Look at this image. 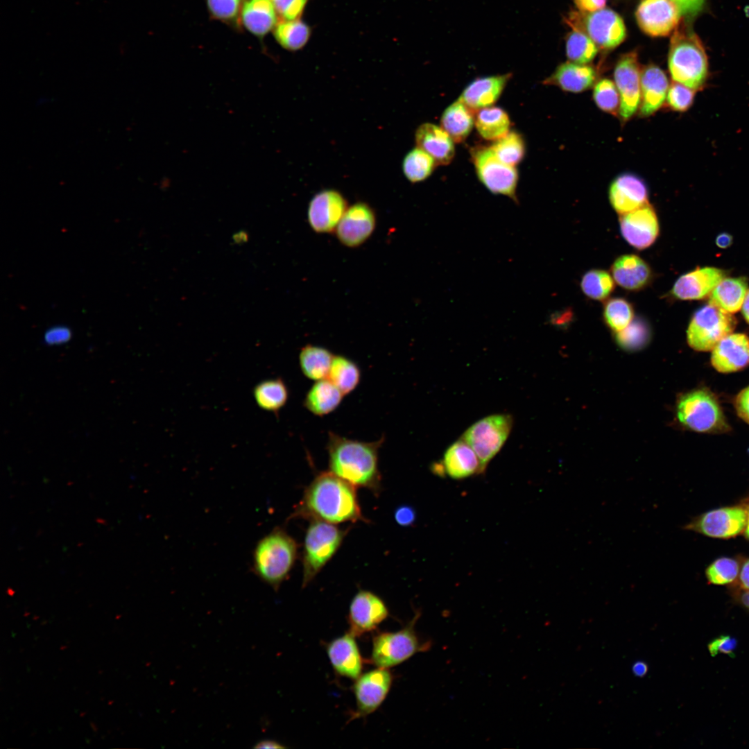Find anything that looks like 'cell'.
Instances as JSON below:
<instances>
[{"instance_id":"cell-5","label":"cell","mask_w":749,"mask_h":749,"mask_svg":"<svg viewBox=\"0 0 749 749\" xmlns=\"http://www.w3.org/2000/svg\"><path fill=\"white\" fill-rule=\"evenodd\" d=\"M420 616L416 612L402 629L395 632H383L372 639L369 662L377 667L389 669L402 664L417 653L428 651L431 642L422 640L415 626Z\"/></svg>"},{"instance_id":"cell-58","label":"cell","mask_w":749,"mask_h":749,"mask_svg":"<svg viewBox=\"0 0 749 749\" xmlns=\"http://www.w3.org/2000/svg\"><path fill=\"white\" fill-rule=\"evenodd\" d=\"M734 588H736L735 594L741 603L749 610V589H742L737 586Z\"/></svg>"},{"instance_id":"cell-20","label":"cell","mask_w":749,"mask_h":749,"mask_svg":"<svg viewBox=\"0 0 749 749\" xmlns=\"http://www.w3.org/2000/svg\"><path fill=\"white\" fill-rule=\"evenodd\" d=\"M608 196L612 207L620 215L648 203L646 182L637 174L629 172L618 175L611 182Z\"/></svg>"},{"instance_id":"cell-42","label":"cell","mask_w":749,"mask_h":749,"mask_svg":"<svg viewBox=\"0 0 749 749\" xmlns=\"http://www.w3.org/2000/svg\"><path fill=\"white\" fill-rule=\"evenodd\" d=\"M580 287L588 298L603 300L606 299L614 289V279L607 271L592 269L582 277Z\"/></svg>"},{"instance_id":"cell-10","label":"cell","mask_w":749,"mask_h":749,"mask_svg":"<svg viewBox=\"0 0 749 749\" xmlns=\"http://www.w3.org/2000/svg\"><path fill=\"white\" fill-rule=\"evenodd\" d=\"M513 426L508 414H495L477 421L463 433L462 438L472 448L481 465V473L499 452Z\"/></svg>"},{"instance_id":"cell-27","label":"cell","mask_w":749,"mask_h":749,"mask_svg":"<svg viewBox=\"0 0 749 749\" xmlns=\"http://www.w3.org/2000/svg\"><path fill=\"white\" fill-rule=\"evenodd\" d=\"M416 146L431 156L437 166L448 165L455 156L454 141L440 127L431 123L420 125L415 133Z\"/></svg>"},{"instance_id":"cell-45","label":"cell","mask_w":749,"mask_h":749,"mask_svg":"<svg viewBox=\"0 0 749 749\" xmlns=\"http://www.w3.org/2000/svg\"><path fill=\"white\" fill-rule=\"evenodd\" d=\"M741 567L737 559L721 557L712 562L705 571L708 582L714 585H726L734 582Z\"/></svg>"},{"instance_id":"cell-6","label":"cell","mask_w":749,"mask_h":749,"mask_svg":"<svg viewBox=\"0 0 749 749\" xmlns=\"http://www.w3.org/2000/svg\"><path fill=\"white\" fill-rule=\"evenodd\" d=\"M677 417L684 426L696 432L721 433L730 429L718 399L706 389L682 395L678 402Z\"/></svg>"},{"instance_id":"cell-33","label":"cell","mask_w":749,"mask_h":749,"mask_svg":"<svg viewBox=\"0 0 749 749\" xmlns=\"http://www.w3.org/2000/svg\"><path fill=\"white\" fill-rule=\"evenodd\" d=\"M747 289L743 278H723L711 292L709 303L724 312L735 313L742 307Z\"/></svg>"},{"instance_id":"cell-53","label":"cell","mask_w":749,"mask_h":749,"mask_svg":"<svg viewBox=\"0 0 749 749\" xmlns=\"http://www.w3.org/2000/svg\"><path fill=\"white\" fill-rule=\"evenodd\" d=\"M394 517L399 525L409 526L415 522L416 513L411 506L403 505L395 510Z\"/></svg>"},{"instance_id":"cell-51","label":"cell","mask_w":749,"mask_h":749,"mask_svg":"<svg viewBox=\"0 0 749 749\" xmlns=\"http://www.w3.org/2000/svg\"><path fill=\"white\" fill-rule=\"evenodd\" d=\"M736 646L735 639L730 636H721L709 644V651L713 656L718 653L732 655Z\"/></svg>"},{"instance_id":"cell-46","label":"cell","mask_w":749,"mask_h":749,"mask_svg":"<svg viewBox=\"0 0 749 749\" xmlns=\"http://www.w3.org/2000/svg\"><path fill=\"white\" fill-rule=\"evenodd\" d=\"M650 335L648 325L644 320L636 319L624 329L617 332L616 341L624 350H637L648 344Z\"/></svg>"},{"instance_id":"cell-55","label":"cell","mask_w":749,"mask_h":749,"mask_svg":"<svg viewBox=\"0 0 749 749\" xmlns=\"http://www.w3.org/2000/svg\"><path fill=\"white\" fill-rule=\"evenodd\" d=\"M607 0H574L580 12H591L604 8Z\"/></svg>"},{"instance_id":"cell-57","label":"cell","mask_w":749,"mask_h":749,"mask_svg":"<svg viewBox=\"0 0 749 749\" xmlns=\"http://www.w3.org/2000/svg\"><path fill=\"white\" fill-rule=\"evenodd\" d=\"M732 243V236L726 232L721 233L716 239V244L721 248H727Z\"/></svg>"},{"instance_id":"cell-52","label":"cell","mask_w":749,"mask_h":749,"mask_svg":"<svg viewBox=\"0 0 749 749\" xmlns=\"http://www.w3.org/2000/svg\"><path fill=\"white\" fill-rule=\"evenodd\" d=\"M734 404L739 417L749 424V386L736 396Z\"/></svg>"},{"instance_id":"cell-26","label":"cell","mask_w":749,"mask_h":749,"mask_svg":"<svg viewBox=\"0 0 749 749\" xmlns=\"http://www.w3.org/2000/svg\"><path fill=\"white\" fill-rule=\"evenodd\" d=\"M596 80L597 71L594 67L570 61L558 65L543 84L558 87L567 92L580 93L594 86Z\"/></svg>"},{"instance_id":"cell-18","label":"cell","mask_w":749,"mask_h":749,"mask_svg":"<svg viewBox=\"0 0 749 749\" xmlns=\"http://www.w3.org/2000/svg\"><path fill=\"white\" fill-rule=\"evenodd\" d=\"M619 225L623 239L632 247L643 250L651 246L659 234L656 212L649 203L621 214Z\"/></svg>"},{"instance_id":"cell-62","label":"cell","mask_w":749,"mask_h":749,"mask_svg":"<svg viewBox=\"0 0 749 749\" xmlns=\"http://www.w3.org/2000/svg\"><path fill=\"white\" fill-rule=\"evenodd\" d=\"M744 504L746 505L747 509V521L743 533L746 538L749 540V499L748 502H744Z\"/></svg>"},{"instance_id":"cell-40","label":"cell","mask_w":749,"mask_h":749,"mask_svg":"<svg viewBox=\"0 0 749 749\" xmlns=\"http://www.w3.org/2000/svg\"><path fill=\"white\" fill-rule=\"evenodd\" d=\"M275 36L284 48L295 51L302 48L307 43L310 36V29L300 20H286L277 24Z\"/></svg>"},{"instance_id":"cell-12","label":"cell","mask_w":749,"mask_h":749,"mask_svg":"<svg viewBox=\"0 0 749 749\" xmlns=\"http://www.w3.org/2000/svg\"><path fill=\"white\" fill-rule=\"evenodd\" d=\"M746 521L747 509L743 503L704 513L682 528L713 538L729 539L743 533Z\"/></svg>"},{"instance_id":"cell-38","label":"cell","mask_w":749,"mask_h":749,"mask_svg":"<svg viewBox=\"0 0 749 749\" xmlns=\"http://www.w3.org/2000/svg\"><path fill=\"white\" fill-rule=\"evenodd\" d=\"M438 166L433 158L422 149L415 147L404 156L402 168L405 178L411 183L427 179Z\"/></svg>"},{"instance_id":"cell-37","label":"cell","mask_w":749,"mask_h":749,"mask_svg":"<svg viewBox=\"0 0 749 749\" xmlns=\"http://www.w3.org/2000/svg\"><path fill=\"white\" fill-rule=\"evenodd\" d=\"M345 395L350 394L358 386L361 371L355 362L343 356H334L327 376Z\"/></svg>"},{"instance_id":"cell-17","label":"cell","mask_w":749,"mask_h":749,"mask_svg":"<svg viewBox=\"0 0 749 749\" xmlns=\"http://www.w3.org/2000/svg\"><path fill=\"white\" fill-rule=\"evenodd\" d=\"M347 201L335 189H324L311 199L307 209V220L317 233H329L336 228L347 210Z\"/></svg>"},{"instance_id":"cell-30","label":"cell","mask_w":749,"mask_h":749,"mask_svg":"<svg viewBox=\"0 0 749 749\" xmlns=\"http://www.w3.org/2000/svg\"><path fill=\"white\" fill-rule=\"evenodd\" d=\"M244 26L252 34L263 36L276 24V10L272 0H246L241 10Z\"/></svg>"},{"instance_id":"cell-25","label":"cell","mask_w":749,"mask_h":749,"mask_svg":"<svg viewBox=\"0 0 749 749\" xmlns=\"http://www.w3.org/2000/svg\"><path fill=\"white\" fill-rule=\"evenodd\" d=\"M669 87L668 78L658 66L649 64L642 69L640 117H650L664 105Z\"/></svg>"},{"instance_id":"cell-41","label":"cell","mask_w":749,"mask_h":749,"mask_svg":"<svg viewBox=\"0 0 749 749\" xmlns=\"http://www.w3.org/2000/svg\"><path fill=\"white\" fill-rule=\"evenodd\" d=\"M597 52L598 46L584 33L573 30L567 35L566 53L571 62L587 64L593 60Z\"/></svg>"},{"instance_id":"cell-29","label":"cell","mask_w":749,"mask_h":749,"mask_svg":"<svg viewBox=\"0 0 749 749\" xmlns=\"http://www.w3.org/2000/svg\"><path fill=\"white\" fill-rule=\"evenodd\" d=\"M443 470L450 478L462 479L481 473V465L475 451L461 438L445 452Z\"/></svg>"},{"instance_id":"cell-15","label":"cell","mask_w":749,"mask_h":749,"mask_svg":"<svg viewBox=\"0 0 749 749\" xmlns=\"http://www.w3.org/2000/svg\"><path fill=\"white\" fill-rule=\"evenodd\" d=\"M682 12L673 0H642L635 12L641 30L651 37L669 35L678 25Z\"/></svg>"},{"instance_id":"cell-54","label":"cell","mask_w":749,"mask_h":749,"mask_svg":"<svg viewBox=\"0 0 749 749\" xmlns=\"http://www.w3.org/2000/svg\"><path fill=\"white\" fill-rule=\"evenodd\" d=\"M680 8L682 13L692 17L702 8L705 0H673Z\"/></svg>"},{"instance_id":"cell-50","label":"cell","mask_w":749,"mask_h":749,"mask_svg":"<svg viewBox=\"0 0 749 749\" xmlns=\"http://www.w3.org/2000/svg\"><path fill=\"white\" fill-rule=\"evenodd\" d=\"M71 330L67 326L55 325L49 328L44 334V342L49 345H58L67 343L71 338Z\"/></svg>"},{"instance_id":"cell-24","label":"cell","mask_w":749,"mask_h":749,"mask_svg":"<svg viewBox=\"0 0 749 749\" xmlns=\"http://www.w3.org/2000/svg\"><path fill=\"white\" fill-rule=\"evenodd\" d=\"M724 272L714 267H703L680 276L671 293L683 300H700L707 296L724 278Z\"/></svg>"},{"instance_id":"cell-61","label":"cell","mask_w":749,"mask_h":749,"mask_svg":"<svg viewBox=\"0 0 749 749\" xmlns=\"http://www.w3.org/2000/svg\"><path fill=\"white\" fill-rule=\"evenodd\" d=\"M742 313L745 320L749 324V291L747 292L742 304Z\"/></svg>"},{"instance_id":"cell-11","label":"cell","mask_w":749,"mask_h":749,"mask_svg":"<svg viewBox=\"0 0 749 749\" xmlns=\"http://www.w3.org/2000/svg\"><path fill=\"white\" fill-rule=\"evenodd\" d=\"M736 321L731 313L707 304L693 316L687 332L689 345L700 352L711 351L718 343L731 334Z\"/></svg>"},{"instance_id":"cell-1","label":"cell","mask_w":749,"mask_h":749,"mask_svg":"<svg viewBox=\"0 0 749 749\" xmlns=\"http://www.w3.org/2000/svg\"><path fill=\"white\" fill-rule=\"evenodd\" d=\"M355 488L330 471L321 472L305 490L292 517L334 524L362 519Z\"/></svg>"},{"instance_id":"cell-56","label":"cell","mask_w":749,"mask_h":749,"mask_svg":"<svg viewBox=\"0 0 749 749\" xmlns=\"http://www.w3.org/2000/svg\"><path fill=\"white\" fill-rule=\"evenodd\" d=\"M737 587L749 589V559L746 560L741 567Z\"/></svg>"},{"instance_id":"cell-60","label":"cell","mask_w":749,"mask_h":749,"mask_svg":"<svg viewBox=\"0 0 749 749\" xmlns=\"http://www.w3.org/2000/svg\"><path fill=\"white\" fill-rule=\"evenodd\" d=\"M647 670V665L642 661L637 662L632 666L633 673L639 677L644 676L646 673Z\"/></svg>"},{"instance_id":"cell-23","label":"cell","mask_w":749,"mask_h":749,"mask_svg":"<svg viewBox=\"0 0 749 749\" xmlns=\"http://www.w3.org/2000/svg\"><path fill=\"white\" fill-rule=\"evenodd\" d=\"M712 351V365L720 372L739 371L749 365V338L744 334L727 335Z\"/></svg>"},{"instance_id":"cell-44","label":"cell","mask_w":749,"mask_h":749,"mask_svg":"<svg viewBox=\"0 0 749 749\" xmlns=\"http://www.w3.org/2000/svg\"><path fill=\"white\" fill-rule=\"evenodd\" d=\"M593 99L601 111L613 116H619L620 96L612 80L602 78L596 82L593 89Z\"/></svg>"},{"instance_id":"cell-19","label":"cell","mask_w":749,"mask_h":749,"mask_svg":"<svg viewBox=\"0 0 749 749\" xmlns=\"http://www.w3.org/2000/svg\"><path fill=\"white\" fill-rule=\"evenodd\" d=\"M376 214L370 205L358 202L347 207L336 228V234L344 246L354 248L363 244L373 233Z\"/></svg>"},{"instance_id":"cell-49","label":"cell","mask_w":749,"mask_h":749,"mask_svg":"<svg viewBox=\"0 0 749 749\" xmlns=\"http://www.w3.org/2000/svg\"><path fill=\"white\" fill-rule=\"evenodd\" d=\"M307 0H272L276 12L285 20H295L303 12Z\"/></svg>"},{"instance_id":"cell-47","label":"cell","mask_w":749,"mask_h":749,"mask_svg":"<svg viewBox=\"0 0 749 749\" xmlns=\"http://www.w3.org/2000/svg\"><path fill=\"white\" fill-rule=\"evenodd\" d=\"M696 92L682 84L673 81L669 87L665 104L672 111L686 112L692 106Z\"/></svg>"},{"instance_id":"cell-8","label":"cell","mask_w":749,"mask_h":749,"mask_svg":"<svg viewBox=\"0 0 749 749\" xmlns=\"http://www.w3.org/2000/svg\"><path fill=\"white\" fill-rule=\"evenodd\" d=\"M565 22L573 30L587 35L598 46L611 50L619 46L626 37L622 18L614 11L602 8L594 12H571Z\"/></svg>"},{"instance_id":"cell-59","label":"cell","mask_w":749,"mask_h":749,"mask_svg":"<svg viewBox=\"0 0 749 749\" xmlns=\"http://www.w3.org/2000/svg\"><path fill=\"white\" fill-rule=\"evenodd\" d=\"M255 748H284L285 747L279 743L273 740H263L258 742L255 746Z\"/></svg>"},{"instance_id":"cell-14","label":"cell","mask_w":749,"mask_h":749,"mask_svg":"<svg viewBox=\"0 0 749 749\" xmlns=\"http://www.w3.org/2000/svg\"><path fill=\"white\" fill-rule=\"evenodd\" d=\"M393 676L386 668L377 667L361 674L353 686L356 709L351 719L366 716L382 704L390 689Z\"/></svg>"},{"instance_id":"cell-7","label":"cell","mask_w":749,"mask_h":749,"mask_svg":"<svg viewBox=\"0 0 749 749\" xmlns=\"http://www.w3.org/2000/svg\"><path fill=\"white\" fill-rule=\"evenodd\" d=\"M345 532L330 524L312 520L304 543L302 587H306L333 557L344 538Z\"/></svg>"},{"instance_id":"cell-43","label":"cell","mask_w":749,"mask_h":749,"mask_svg":"<svg viewBox=\"0 0 749 749\" xmlns=\"http://www.w3.org/2000/svg\"><path fill=\"white\" fill-rule=\"evenodd\" d=\"M634 311L631 304L624 298H614L608 300L603 309L605 323L613 331L619 332L632 322Z\"/></svg>"},{"instance_id":"cell-16","label":"cell","mask_w":749,"mask_h":749,"mask_svg":"<svg viewBox=\"0 0 749 749\" xmlns=\"http://www.w3.org/2000/svg\"><path fill=\"white\" fill-rule=\"evenodd\" d=\"M384 601L374 593L360 590L353 597L349 608V632L356 637L375 630L388 616Z\"/></svg>"},{"instance_id":"cell-32","label":"cell","mask_w":749,"mask_h":749,"mask_svg":"<svg viewBox=\"0 0 749 749\" xmlns=\"http://www.w3.org/2000/svg\"><path fill=\"white\" fill-rule=\"evenodd\" d=\"M343 394L328 379L316 381L307 393L305 408L317 416L334 411L341 404Z\"/></svg>"},{"instance_id":"cell-21","label":"cell","mask_w":749,"mask_h":749,"mask_svg":"<svg viewBox=\"0 0 749 749\" xmlns=\"http://www.w3.org/2000/svg\"><path fill=\"white\" fill-rule=\"evenodd\" d=\"M326 651L334 671L341 676L356 680L362 672L363 660L356 636L350 632L327 644Z\"/></svg>"},{"instance_id":"cell-13","label":"cell","mask_w":749,"mask_h":749,"mask_svg":"<svg viewBox=\"0 0 749 749\" xmlns=\"http://www.w3.org/2000/svg\"><path fill=\"white\" fill-rule=\"evenodd\" d=\"M641 71L636 51L622 55L616 63L614 80L620 96L619 116L622 123L630 120L639 110Z\"/></svg>"},{"instance_id":"cell-9","label":"cell","mask_w":749,"mask_h":749,"mask_svg":"<svg viewBox=\"0 0 749 749\" xmlns=\"http://www.w3.org/2000/svg\"><path fill=\"white\" fill-rule=\"evenodd\" d=\"M470 154L476 175L482 184L492 193L508 196L517 203L519 174L517 168L500 161L490 146H476L471 149Z\"/></svg>"},{"instance_id":"cell-2","label":"cell","mask_w":749,"mask_h":749,"mask_svg":"<svg viewBox=\"0 0 749 749\" xmlns=\"http://www.w3.org/2000/svg\"><path fill=\"white\" fill-rule=\"evenodd\" d=\"M384 440L363 442L329 432L327 452L330 472L355 487L377 492L381 483L378 453Z\"/></svg>"},{"instance_id":"cell-4","label":"cell","mask_w":749,"mask_h":749,"mask_svg":"<svg viewBox=\"0 0 749 749\" xmlns=\"http://www.w3.org/2000/svg\"><path fill=\"white\" fill-rule=\"evenodd\" d=\"M298 556L295 540L281 528H276L257 544L253 553L255 574L277 590L288 577Z\"/></svg>"},{"instance_id":"cell-3","label":"cell","mask_w":749,"mask_h":749,"mask_svg":"<svg viewBox=\"0 0 749 749\" xmlns=\"http://www.w3.org/2000/svg\"><path fill=\"white\" fill-rule=\"evenodd\" d=\"M668 67L673 81L698 92L707 83L709 65L698 36L688 28L675 31L671 37Z\"/></svg>"},{"instance_id":"cell-31","label":"cell","mask_w":749,"mask_h":749,"mask_svg":"<svg viewBox=\"0 0 749 749\" xmlns=\"http://www.w3.org/2000/svg\"><path fill=\"white\" fill-rule=\"evenodd\" d=\"M474 112L458 99L450 104L440 117V127L456 143L463 142L474 126Z\"/></svg>"},{"instance_id":"cell-39","label":"cell","mask_w":749,"mask_h":749,"mask_svg":"<svg viewBox=\"0 0 749 749\" xmlns=\"http://www.w3.org/2000/svg\"><path fill=\"white\" fill-rule=\"evenodd\" d=\"M490 147L500 161L513 166L519 164L526 154L525 141L522 135L516 131H510L493 141Z\"/></svg>"},{"instance_id":"cell-35","label":"cell","mask_w":749,"mask_h":749,"mask_svg":"<svg viewBox=\"0 0 749 749\" xmlns=\"http://www.w3.org/2000/svg\"><path fill=\"white\" fill-rule=\"evenodd\" d=\"M334 356L325 347L307 345L300 352V369L304 376L310 379L318 381L326 379Z\"/></svg>"},{"instance_id":"cell-28","label":"cell","mask_w":749,"mask_h":749,"mask_svg":"<svg viewBox=\"0 0 749 749\" xmlns=\"http://www.w3.org/2000/svg\"><path fill=\"white\" fill-rule=\"evenodd\" d=\"M611 273L617 284L629 291L643 289L651 278L649 266L636 255L619 257L611 266Z\"/></svg>"},{"instance_id":"cell-36","label":"cell","mask_w":749,"mask_h":749,"mask_svg":"<svg viewBox=\"0 0 749 749\" xmlns=\"http://www.w3.org/2000/svg\"><path fill=\"white\" fill-rule=\"evenodd\" d=\"M258 406L268 411L277 413L286 403L289 390L282 379H270L258 384L253 391Z\"/></svg>"},{"instance_id":"cell-48","label":"cell","mask_w":749,"mask_h":749,"mask_svg":"<svg viewBox=\"0 0 749 749\" xmlns=\"http://www.w3.org/2000/svg\"><path fill=\"white\" fill-rule=\"evenodd\" d=\"M241 0H207L212 14L223 20H231L238 14Z\"/></svg>"},{"instance_id":"cell-22","label":"cell","mask_w":749,"mask_h":749,"mask_svg":"<svg viewBox=\"0 0 749 749\" xmlns=\"http://www.w3.org/2000/svg\"><path fill=\"white\" fill-rule=\"evenodd\" d=\"M511 77L512 74L507 73L476 78L464 88L458 99L474 113L493 106Z\"/></svg>"},{"instance_id":"cell-34","label":"cell","mask_w":749,"mask_h":749,"mask_svg":"<svg viewBox=\"0 0 749 749\" xmlns=\"http://www.w3.org/2000/svg\"><path fill=\"white\" fill-rule=\"evenodd\" d=\"M474 126L481 137L494 141L510 132V120L503 109L491 106L476 112Z\"/></svg>"}]
</instances>
